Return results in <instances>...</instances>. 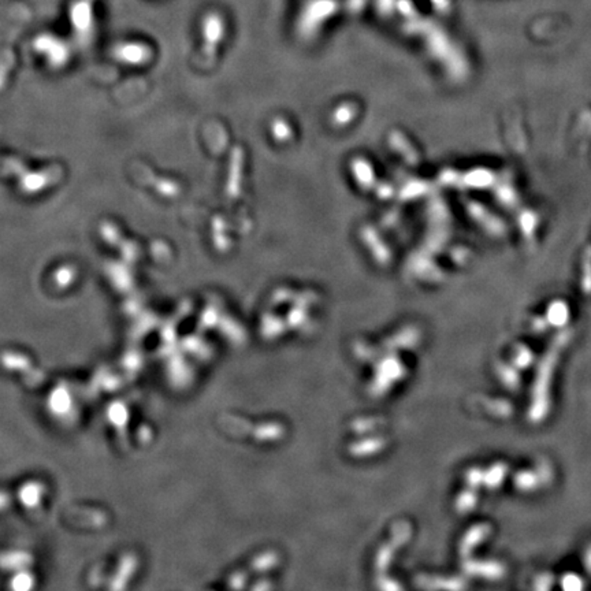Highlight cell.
<instances>
[{"label":"cell","mask_w":591,"mask_h":591,"mask_svg":"<svg viewBox=\"0 0 591 591\" xmlns=\"http://www.w3.org/2000/svg\"><path fill=\"white\" fill-rule=\"evenodd\" d=\"M571 341L569 332H561L558 334L549 349H546L538 369L531 392V406H530V419L532 422H541L545 419V416L549 413L551 409V387L553 381L554 369L557 367L560 358Z\"/></svg>","instance_id":"cell-1"},{"label":"cell","mask_w":591,"mask_h":591,"mask_svg":"<svg viewBox=\"0 0 591 591\" xmlns=\"http://www.w3.org/2000/svg\"><path fill=\"white\" fill-rule=\"evenodd\" d=\"M494 473L493 474H486V480H487V483L490 484V486H496V484H498L500 483V480L502 479L504 477H505V466H502V464H497L496 466V468L493 470Z\"/></svg>","instance_id":"cell-2"}]
</instances>
